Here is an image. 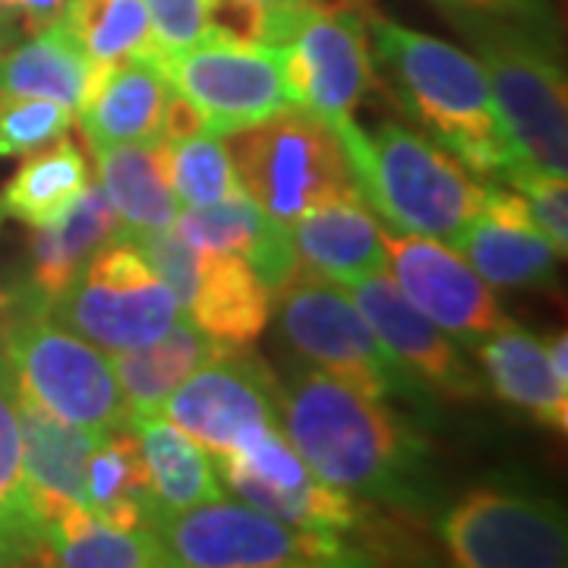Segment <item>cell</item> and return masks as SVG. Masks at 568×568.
<instances>
[{
	"instance_id": "25",
	"label": "cell",
	"mask_w": 568,
	"mask_h": 568,
	"mask_svg": "<svg viewBox=\"0 0 568 568\" xmlns=\"http://www.w3.org/2000/svg\"><path fill=\"white\" fill-rule=\"evenodd\" d=\"M487 369L489 386L508 405L521 407L537 424L568 429V386L559 383L547 357V342L518 325L484 338L474 347Z\"/></svg>"
},
{
	"instance_id": "35",
	"label": "cell",
	"mask_w": 568,
	"mask_h": 568,
	"mask_svg": "<svg viewBox=\"0 0 568 568\" xmlns=\"http://www.w3.org/2000/svg\"><path fill=\"white\" fill-rule=\"evenodd\" d=\"M506 181L525 196L530 219L540 227V234L559 250V256L568 250V186L566 178H547L530 171H511Z\"/></svg>"
},
{
	"instance_id": "37",
	"label": "cell",
	"mask_w": 568,
	"mask_h": 568,
	"mask_svg": "<svg viewBox=\"0 0 568 568\" xmlns=\"http://www.w3.org/2000/svg\"><path fill=\"white\" fill-rule=\"evenodd\" d=\"M70 0H0V26L10 36H29L63 20Z\"/></svg>"
},
{
	"instance_id": "31",
	"label": "cell",
	"mask_w": 568,
	"mask_h": 568,
	"mask_svg": "<svg viewBox=\"0 0 568 568\" xmlns=\"http://www.w3.org/2000/svg\"><path fill=\"white\" fill-rule=\"evenodd\" d=\"M85 508L118 528H152L155 506L133 426L108 433L92 452Z\"/></svg>"
},
{
	"instance_id": "1",
	"label": "cell",
	"mask_w": 568,
	"mask_h": 568,
	"mask_svg": "<svg viewBox=\"0 0 568 568\" xmlns=\"http://www.w3.org/2000/svg\"><path fill=\"white\" fill-rule=\"evenodd\" d=\"M278 420L325 484L398 508L424 499L429 443L383 398L306 366L278 383Z\"/></svg>"
},
{
	"instance_id": "2",
	"label": "cell",
	"mask_w": 568,
	"mask_h": 568,
	"mask_svg": "<svg viewBox=\"0 0 568 568\" xmlns=\"http://www.w3.org/2000/svg\"><path fill=\"white\" fill-rule=\"evenodd\" d=\"M364 20L369 44L398 80L417 121L470 174L506 181L515 159L484 63L448 41L414 32L379 13H366Z\"/></svg>"
},
{
	"instance_id": "10",
	"label": "cell",
	"mask_w": 568,
	"mask_h": 568,
	"mask_svg": "<svg viewBox=\"0 0 568 568\" xmlns=\"http://www.w3.org/2000/svg\"><path fill=\"white\" fill-rule=\"evenodd\" d=\"M155 63L168 85L196 111L205 133L219 140L294 108L284 92L278 51L268 44L205 36Z\"/></svg>"
},
{
	"instance_id": "9",
	"label": "cell",
	"mask_w": 568,
	"mask_h": 568,
	"mask_svg": "<svg viewBox=\"0 0 568 568\" xmlns=\"http://www.w3.org/2000/svg\"><path fill=\"white\" fill-rule=\"evenodd\" d=\"M48 316L104 354H118L162 338L181 320V306L140 246L114 237L89 260Z\"/></svg>"
},
{
	"instance_id": "24",
	"label": "cell",
	"mask_w": 568,
	"mask_h": 568,
	"mask_svg": "<svg viewBox=\"0 0 568 568\" xmlns=\"http://www.w3.org/2000/svg\"><path fill=\"white\" fill-rule=\"evenodd\" d=\"M41 566L67 568H164L174 566L152 528H118L89 508L70 506L41 521Z\"/></svg>"
},
{
	"instance_id": "41",
	"label": "cell",
	"mask_w": 568,
	"mask_h": 568,
	"mask_svg": "<svg viewBox=\"0 0 568 568\" xmlns=\"http://www.w3.org/2000/svg\"><path fill=\"white\" fill-rule=\"evenodd\" d=\"M544 342H547V357L549 366H552V373L559 376V383H566L568 386V335L566 332H559V335L544 338Z\"/></svg>"
},
{
	"instance_id": "18",
	"label": "cell",
	"mask_w": 568,
	"mask_h": 568,
	"mask_svg": "<svg viewBox=\"0 0 568 568\" xmlns=\"http://www.w3.org/2000/svg\"><path fill=\"white\" fill-rule=\"evenodd\" d=\"M470 268L496 287H530L552 275L559 250L540 234L525 196L487 183L484 209L452 241Z\"/></svg>"
},
{
	"instance_id": "28",
	"label": "cell",
	"mask_w": 568,
	"mask_h": 568,
	"mask_svg": "<svg viewBox=\"0 0 568 568\" xmlns=\"http://www.w3.org/2000/svg\"><path fill=\"white\" fill-rule=\"evenodd\" d=\"M222 345L224 342H215L203 328L181 316L162 338L111 354L114 379L130 407V417L162 414L164 398Z\"/></svg>"
},
{
	"instance_id": "32",
	"label": "cell",
	"mask_w": 568,
	"mask_h": 568,
	"mask_svg": "<svg viewBox=\"0 0 568 568\" xmlns=\"http://www.w3.org/2000/svg\"><path fill=\"white\" fill-rule=\"evenodd\" d=\"M61 26L95 67L159 61V44L142 0H70Z\"/></svg>"
},
{
	"instance_id": "30",
	"label": "cell",
	"mask_w": 568,
	"mask_h": 568,
	"mask_svg": "<svg viewBox=\"0 0 568 568\" xmlns=\"http://www.w3.org/2000/svg\"><path fill=\"white\" fill-rule=\"evenodd\" d=\"M41 518L22 467L20 410L10 366L0 369V566H41Z\"/></svg>"
},
{
	"instance_id": "15",
	"label": "cell",
	"mask_w": 568,
	"mask_h": 568,
	"mask_svg": "<svg viewBox=\"0 0 568 568\" xmlns=\"http://www.w3.org/2000/svg\"><path fill=\"white\" fill-rule=\"evenodd\" d=\"M386 272L395 287L448 338L477 347L484 338L511 325L499 301L458 250L436 237L383 227Z\"/></svg>"
},
{
	"instance_id": "36",
	"label": "cell",
	"mask_w": 568,
	"mask_h": 568,
	"mask_svg": "<svg viewBox=\"0 0 568 568\" xmlns=\"http://www.w3.org/2000/svg\"><path fill=\"white\" fill-rule=\"evenodd\" d=\"M152 20L159 58L178 54L209 36V13L205 0H142Z\"/></svg>"
},
{
	"instance_id": "5",
	"label": "cell",
	"mask_w": 568,
	"mask_h": 568,
	"mask_svg": "<svg viewBox=\"0 0 568 568\" xmlns=\"http://www.w3.org/2000/svg\"><path fill=\"white\" fill-rule=\"evenodd\" d=\"M224 140L246 196L284 224L361 193L335 130L301 108H284Z\"/></svg>"
},
{
	"instance_id": "33",
	"label": "cell",
	"mask_w": 568,
	"mask_h": 568,
	"mask_svg": "<svg viewBox=\"0 0 568 568\" xmlns=\"http://www.w3.org/2000/svg\"><path fill=\"white\" fill-rule=\"evenodd\" d=\"M164 152H168L171 190L181 205H212L244 196L237 168L219 136L193 133L183 140H164Z\"/></svg>"
},
{
	"instance_id": "12",
	"label": "cell",
	"mask_w": 568,
	"mask_h": 568,
	"mask_svg": "<svg viewBox=\"0 0 568 568\" xmlns=\"http://www.w3.org/2000/svg\"><path fill=\"white\" fill-rule=\"evenodd\" d=\"M275 51L291 104L332 130L351 121L373 89L366 20L351 3L316 0Z\"/></svg>"
},
{
	"instance_id": "6",
	"label": "cell",
	"mask_w": 568,
	"mask_h": 568,
	"mask_svg": "<svg viewBox=\"0 0 568 568\" xmlns=\"http://www.w3.org/2000/svg\"><path fill=\"white\" fill-rule=\"evenodd\" d=\"M174 566L190 568H325L366 566L338 534L294 528L253 506L212 499L155 518Z\"/></svg>"
},
{
	"instance_id": "39",
	"label": "cell",
	"mask_w": 568,
	"mask_h": 568,
	"mask_svg": "<svg viewBox=\"0 0 568 568\" xmlns=\"http://www.w3.org/2000/svg\"><path fill=\"white\" fill-rule=\"evenodd\" d=\"M246 3L263 7L265 13L275 20V44L272 48H278L282 41H287V36L294 32V26L301 22V17H304L316 0H246Z\"/></svg>"
},
{
	"instance_id": "8",
	"label": "cell",
	"mask_w": 568,
	"mask_h": 568,
	"mask_svg": "<svg viewBox=\"0 0 568 568\" xmlns=\"http://www.w3.org/2000/svg\"><path fill=\"white\" fill-rule=\"evenodd\" d=\"M489 92L506 126L515 168L547 178H566L568 104L566 77L537 41L493 26L477 39ZM508 171V174H511Z\"/></svg>"
},
{
	"instance_id": "22",
	"label": "cell",
	"mask_w": 568,
	"mask_h": 568,
	"mask_svg": "<svg viewBox=\"0 0 568 568\" xmlns=\"http://www.w3.org/2000/svg\"><path fill=\"white\" fill-rule=\"evenodd\" d=\"M168 95L171 85L155 61L108 63L95 67L77 118L92 149L162 140Z\"/></svg>"
},
{
	"instance_id": "27",
	"label": "cell",
	"mask_w": 568,
	"mask_h": 568,
	"mask_svg": "<svg viewBox=\"0 0 568 568\" xmlns=\"http://www.w3.org/2000/svg\"><path fill=\"white\" fill-rule=\"evenodd\" d=\"M130 426H133L136 443H140L155 518L200 506V503L222 499V480L215 474L209 452L196 446L183 429H178L171 420H164L162 414L133 417ZM155 518H152V525H155Z\"/></svg>"
},
{
	"instance_id": "34",
	"label": "cell",
	"mask_w": 568,
	"mask_h": 568,
	"mask_svg": "<svg viewBox=\"0 0 568 568\" xmlns=\"http://www.w3.org/2000/svg\"><path fill=\"white\" fill-rule=\"evenodd\" d=\"M73 111L44 99L0 95V159H26L67 136Z\"/></svg>"
},
{
	"instance_id": "11",
	"label": "cell",
	"mask_w": 568,
	"mask_h": 568,
	"mask_svg": "<svg viewBox=\"0 0 568 568\" xmlns=\"http://www.w3.org/2000/svg\"><path fill=\"white\" fill-rule=\"evenodd\" d=\"M162 417L222 458L282 429L278 379L246 345H222L164 398Z\"/></svg>"
},
{
	"instance_id": "3",
	"label": "cell",
	"mask_w": 568,
	"mask_h": 568,
	"mask_svg": "<svg viewBox=\"0 0 568 568\" xmlns=\"http://www.w3.org/2000/svg\"><path fill=\"white\" fill-rule=\"evenodd\" d=\"M335 136L345 149L361 196L392 231L452 244L484 209L487 183L474 181L446 145L426 140L405 123L383 121L366 133L351 118L335 130Z\"/></svg>"
},
{
	"instance_id": "19",
	"label": "cell",
	"mask_w": 568,
	"mask_h": 568,
	"mask_svg": "<svg viewBox=\"0 0 568 568\" xmlns=\"http://www.w3.org/2000/svg\"><path fill=\"white\" fill-rule=\"evenodd\" d=\"M174 231L196 250L241 256L260 275L268 294L301 265L291 244V227L272 219L246 193L212 205H181Z\"/></svg>"
},
{
	"instance_id": "17",
	"label": "cell",
	"mask_w": 568,
	"mask_h": 568,
	"mask_svg": "<svg viewBox=\"0 0 568 568\" xmlns=\"http://www.w3.org/2000/svg\"><path fill=\"white\" fill-rule=\"evenodd\" d=\"M114 237L118 215L102 186L89 183L58 222L32 227L22 275L13 282L17 310L48 313L73 287L89 260Z\"/></svg>"
},
{
	"instance_id": "40",
	"label": "cell",
	"mask_w": 568,
	"mask_h": 568,
	"mask_svg": "<svg viewBox=\"0 0 568 568\" xmlns=\"http://www.w3.org/2000/svg\"><path fill=\"white\" fill-rule=\"evenodd\" d=\"M17 323V297L13 287L0 284V369L7 366V347H10V332Z\"/></svg>"
},
{
	"instance_id": "20",
	"label": "cell",
	"mask_w": 568,
	"mask_h": 568,
	"mask_svg": "<svg viewBox=\"0 0 568 568\" xmlns=\"http://www.w3.org/2000/svg\"><path fill=\"white\" fill-rule=\"evenodd\" d=\"M17 410H20L22 467L41 521L61 508H85L89 458L108 433L67 424L20 392H17Z\"/></svg>"
},
{
	"instance_id": "14",
	"label": "cell",
	"mask_w": 568,
	"mask_h": 568,
	"mask_svg": "<svg viewBox=\"0 0 568 568\" xmlns=\"http://www.w3.org/2000/svg\"><path fill=\"white\" fill-rule=\"evenodd\" d=\"M443 540L465 568H559L568 562L562 508L511 489H474L443 518Z\"/></svg>"
},
{
	"instance_id": "23",
	"label": "cell",
	"mask_w": 568,
	"mask_h": 568,
	"mask_svg": "<svg viewBox=\"0 0 568 568\" xmlns=\"http://www.w3.org/2000/svg\"><path fill=\"white\" fill-rule=\"evenodd\" d=\"M99 186L118 215V237H142L174 227L178 196L168 178L164 140L99 145Z\"/></svg>"
},
{
	"instance_id": "7",
	"label": "cell",
	"mask_w": 568,
	"mask_h": 568,
	"mask_svg": "<svg viewBox=\"0 0 568 568\" xmlns=\"http://www.w3.org/2000/svg\"><path fill=\"white\" fill-rule=\"evenodd\" d=\"M7 366L20 395L67 424L114 433L133 420L111 357L48 313L17 310Z\"/></svg>"
},
{
	"instance_id": "21",
	"label": "cell",
	"mask_w": 568,
	"mask_h": 568,
	"mask_svg": "<svg viewBox=\"0 0 568 568\" xmlns=\"http://www.w3.org/2000/svg\"><path fill=\"white\" fill-rule=\"evenodd\" d=\"M287 227L297 263L323 278L351 284L386 272L383 227L361 193L320 205Z\"/></svg>"
},
{
	"instance_id": "29",
	"label": "cell",
	"mask_w": 568,
	"mask_h": 568,
	"mask_svg": "<svg viewBox=\"0 0 568 568\" xmlns=\"http://www.w3.org/2000/svg\"><path fill=\"white\" fill-rule=\"evenodd\" d=\"M89 186L85 159L77 142L61 136L39 152L26 155L17 174L0 186V222L41 227L61 219Z\"/></svg>"
},
{
	"instance_id": "4",
	"label": "cell",
	"mask_w": 568,
	"mask_h": 568,
	"mask_svg": "<svg viewBox=\"0 0 568 568\" xmlns=\"http://www.w3.org/2000/svg\"><path fill=\"white\" fill-rule=\"evenodd\" d=\"M272 297L284 342L306 364L383 402H405L420 410L433 405L424 388L392 361L345 284L297 265Z\"/></svg>"
},
{
	"instance_id": "16",
	"label": "cell",
	"mask_w": 568,
	"mask_h": 568,
	"mask_svg": "<svg viewBox=\"0 0 568 568\" xmlns=\"http://www.w3.org/2000/svg\"><path fill=\"white\" fill-rule=\"evenodd\" d=\"M351 301L364 313L369 328L383 342L392 361L405 369L410 383L424 388L436 402H474L484 395V379L458 351L455 338L433 320H426L417 306L395 287L386 272H373L366 278L345 284Z\"/></svg>"
},
{
	"instance_id": "13",
	"label": "cell",
	"mask_w": 568,
	"mask_h": 568,
	"mask_svg": "<svg viewBox=\"0 0 568 568\" xmlns=\"http://www.w3.org/2000/svg\"><path fill=\"white\" fill-rule=\"evenodd\" d=\"M126 241L140 246L171 287L181 316L205 335L224 345H250L263 335L272 316V294L241 256L196 250L181 241L174 227Z\"/></svg>"
},
{
	"instance_id": "38",
	"label": "cell",
	"mask_w": 568,
	"mask_h": 568,
	"mask_svg": "<svg viewBox=\"0 0 568 568\" xmlns=\"http://www.w3.org/2000/svg\"><path fill=\"white\" fill-rule=\"evenodd\" d=\"M439 7L452 10L455 17L467 20H511V17H528L534 0H436Z\"/></svg>"
},
{
	"instance_id": "42",
	"label": "cell",
	"mask_w": 568,
	"mask_h": 568,
	"mask_svg": "<svg viewBox=\"0 0 568 568\" xmlns=\"http://www.w3.org/2000/svg\"><path fill=\"white\" fill-rule=\"evenodd\" d=\"M10 39H13V36H10V32H7V29L0 26V54H3V48L10 44Z\"/></svg>"
},
{
	"instance_id": "26",
	"label": "cell",
	"mask_w": 568,
	"mask_h": 568,
	"mask_svg": "<svg viewBox=\"0 0 568 568\" xmlns=\"http://www.w3.org/2000/svg\"><path fill=\"white\" fill-rule=\"evenodd\" d=\"M95 63L85 58L77 39L58 26L29 32L0 54V95L10 99H44L80 111L89 92Z\"/></svg>"
}]
</instances>
